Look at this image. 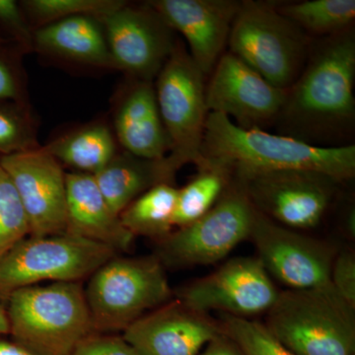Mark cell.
<instances>
[{"mask_svg":"<svg viewBox=\"0 0 355 355\" xmlns=\"http://www.w3.org/2000/svg\"><path fill=\"white\" fill-rule=\"evenodd\" d=\"M279 4L242 1L229 34L230 53L268 83L286 91L304 67L309 41Z\"/></svg>","mask_w":355,"mask_h":355,"instance_id":"8992f818","label":"cell"},{"mask_svg":"<svg viewBox=\"0 0 355 355\" xmlns=\"http://www.w3.org/2000/svg\"><path fill=\"white\" fill-rule=\"evenodd\" d=\"M219 324L222 333L235 343L243 355H296L279 342L263 324L225 314Z\"/></svg>","mask_w":355,"mask_h":355,"instance_id":"83f0119b","label":"cell"},{"mask_svg":"<svg viewBox=\"0 0 355 355\" xmlns=\"http://www.w3.org/2000/svg\"><path fill=\"white\" fill-rule=\"evenodd\" d=\"M200 355H243V354L235 343L222 333L207 345V349Z\"/></svg>","mask_w":355,"mask_h":355,"instance_id":"836d02e7","label":"cell"},{"mask_svg":"<svg viewBox=\"0 0 355 355\" xmlns=\"http://www.w3.org/2000/svg\"><path fill=\"white\" fill-rule=\"evenodd\" d=\"M0 355H34L16 343L0 340Z\"/></svg>","mask_w":355,"mask_h":355,"instance_id":"e575fe53","label":"cell"},{"mask_svg":"<svg viewBox=\"0 0 355 355\" xmlns=\"http://www.w3.org/2000/svg\"><path fill=\"white\" fill-rule=\"evenodd\" d=\"M116 254L112 248L67 232L28 236L0 259V301L40 282H81Z\"/></svg>","mask_w":355,"mask_h":355,"instance_id":"ba28073f","label":"cell"},{"mask_svg":"<svg viewBox=\"0 0 355 355\" xmlns=\"http://www.w3.org/2000/svg\"><path fill=\"white\" fill-rule=\"evenodd\" d=\"M30 236L29 222L12 180L0 166V259Z\"/></svg>","mask_w":355,"mask_h":355,"instance_id":"f1b7e54d","label":"cell"},{"mask_svg":"<svg viewBox=\"0 0 355 355\" xmlns=\"http://www.w3.org/2000/svg\"><path fill=\"white\" fill-rule=\"evenodd\" d=\"M256 210L293 230L316 227L338 182L320 173L282 170L234 177Z\"/></svg>","mask_w":355,"mask_h":355,"instance_id":"30bf717a","label":"cell"},{"mask_svg":"<svg viewBox=\"0 0 355 355\" xmlns=\"http://www.w3.org/2000/svg\"><path fill=\"white\" fill-rule=\"evenodd\" d=\"M279 291L258 258L238 257L177 291L178 300L198 312L220 311L247 318L268 312Z\"/></svg>","mask_w":355,"mask_h":355,"instance_id":"4fadbf2b","label":"cell"},{"mask_svg":"<svg viewBox=\"0 0 355 355\" xmlns=\"http://www.w3.org/2000/svg\"><path fill=\"white\" fill-rule=\"evenodd\" d=\"M33 50L70 64L114 69L104 27L92 16H73L37 28Z\"/></svg>","mask_w":355,"mask_h":355,"instance_id":"ffe728a7","label":"cell"},{"mask_svg":"<svg viewBox=\"0 0 355 355\" xmlns=\"http://www.w3.org/2000/svg\"><path fill=\"white\" fill-rule=\"evenodd\" d=\"M221 334L220 324L209 314L176 298L139 318L123 338L141 355H198Z\"/></svg>","mask_w":355,"mask_h":355,"instance_id":"2e32d148","label":"cell"},{"mask_svg":"<svg viewBox=\"0 0 355 355\" xmlns=\"http://www.w3.org/2000/svg\"><path fill=\"white\" fill-rule=\"evenodd\" d=\"M44 147L62 166L90 175L99 172L119 151L113 130L102 121L64 133Z\"/></svg>","mask_w":355,"mask_h":355,"instance_id":"7402d4cb","label":"cell"},{"mask_svg":"<svg viewBox=\"0 0 355 355\" xmlns=\"http://www.w3.org/2000/svg\"><path fill=\"white\" fill-rule=\"evenodd\" d=\"M250 240L268 275L293 291H335L331 270L336 254L330 247L280 225L256 210Z\"/></svg>","mask_w":355,"mask_h":355,"instance_id":"8fae6325","label":"cell"},{"mask_svg":"<svg viewBox=\"0 0 355 355\" xmlns=\"http://www.w3.org/2000/svg\"><path fill=\"white\" fill-rule=\"evenodd\" d=\"M39 146L36 123L29 105L0 100V156Z\"/></svg>","mask_w":355,"mask_h":355,"instance_id":"4316f807","label":"cell"},{"mask_svg":"<svg viewBox=\"0 0 355 355\" xmlns=\"http://www.w3.org/2000/svg\"><path fill=\"white\" fill-rule=\"evenodd\" d=\"M99 243L116 253L128 252L135 236L121 223L104 198L93 175L67 173V230Z\"/></svg>","mask_w":355,"mask_h":355,"instance_id":"d6986e66","label":"cell"},{"mask_svg":"<svg viewBox=\"0 0 355 355\" xmlns=\"http://www.w3.org/2000/svg\"><path fill=\"white\" fill-rule=\"evenodd\" d=\"M331 284L338 296L355 309V258L352 252L342 251L335 257Z\"/></svg>","mask_w":355,"mask_h":355,"instance_id":"d6a6232c","label":"cell"},{"mask_svg":"<svg viewBox=\"0 0 355 355\" xmlns=\"http://www.w3.org/2000/svg\"><path fill=\"white\" fill-rule=\"evenodd\" d=\"M178 189L173 184H156L121 212V223L133 236L161 242L173 232Z\"/></svg>","mask_w":355,"mask_h":355,"instance_id":"cb8c5ba5","label":"cell"},{"mask_svg":"<svg viewBox=\"0 0 355 355\" xmlns=\"http://www.w3.org/2000/svg\"><path fill=\"white\" fill-rule=\"evenodd\" d=\"M6 302L9 335L34 355H67L94 334L80 282L24 287Z\"/></svg>","mask_w":355,"mask_h":355,"instance_id":"3957f363","label":"cell"},{"mask_svg":"<svg viewBox=\"0 0 355 355\" xmlns=\"http://www.w3.org/2000/svg\"><path fill=\"white\" fill-rule=\"evenodd\" d=\"M15 46V44L11 43V42L7 41L6 39L2 38V37L0 36V46Z\"/></svg>","mask_w":355,"mask_h":355,"instance_id":"74e56055","label":"cell"},{"mask_svg":"<svg viewBox=\"0 0 355 355\" xmlns=\"http://www.w3.org/2000/svg\"><path fill=\"white\" fill-rule=\"evenodd\" d=\"M207 86L209 113L224 114L238 127L263 128L279 120L286 91L275 87L236 55L224 53Z\"/></svg>","mask_w":355,"mask_h":355,"instance_id":"5bb4252c","label":"cell"},{"mask_svg":"<svg viewBox=\"0 0 355 355\" xmlns=\"http://www.w3.org/2000/svg\"><path fill=\"white\" fill-rule=\"evenodd\" d=\"M203 157L217 159L232 169L233 177L259 173L305 170L336 182L355 175V146H320L286 135L238 127L224 114L209 113L202 147Z\"/></svg>","mask_w":355,"mask_h":355,"instance_id":"7a4b0ae2","label":"cell"},{"mask_svg":"<svg viewBox=\"0 0 355 355\" xmlns=\"http://www.w3.org/2000/svg\"><path fill=\"white\" fill-rule=\"evenodd\" d=\"M100 191L116 214L156 184H174L162 160H147L128 151H118L99 172L93 175Z\"/></svg>","mask_w":355,"mask_h":355,"instance_id":"44dd1931","label":"cell"},{"mask_svg":"<svg viewBox=\"0 0 355 355\" xmlns=\"http://www.w3.org/2000/svg\"><path fill=\"white\" fill-rule=\"evenodd\" d=\"M23 53L16 46H0V100L28 104Z\"/></svg>","mask_w":355,"mask_h":355,"instance_id":"f546056e","label":"cell"},{"mask_svg":"<svg viewBox=\"0 0 355 355\" xmlns=\"http://www.w3.org/2000/svg\"><path fill=\"white\" fill-rule=\"evenodd\" d=\"M1 36L15 44L23 53L33 50L34 30L26 17L20 2L0 0Z\"/></svg>","mask_w":355,"mask_h":355,"instance_id":"4dcf8cb0","label":"cell"},{"mask_svg":"<svg viewBox=\"0 0 355 355\" xmlns=\"http://www.w3.org/2000/svg\"><path fill=\"white\" fill-rule=\"evenodd\" d=\"M198 173L188 184L178 189L174 227H184L209 211L234 181L232 169L214 158H203Z\"/></svg>","mask_w":355,"mask_h":355,"instance_id":"603a6c76","label":"cell"},{"mask_svg":"<svg viewBox=\"0 0 355 355\" xmlns=\"http://www.w3.org/2000/svg\"><path fill=\"white\" fill-rule=\"evenodd\" d=\"M154 10L173 31L186 39L189 53L209 76L228 44L240 1L235 0H153Z\"/></svg>","mask_w":355,"mask_h":355,"instance_id":"e0dca14e","label":"cell"},{"mask_svg":"<svg viewBox=\"0 0 355 355\" xmlns=\"http://www.w3.org/2000/svg\"><path fill=\"white\" fill-rule=\"evenodd\" d=\"M205 77L177 40L154 83L159 113L169 140V153L163 162L173 178L183 166H198L205 158L202 147L209 114Z\"/></svg>","mask_w":355,"mask_h":355,"instance_id":"52a82bcc","label":"cell"},{"mask_svg":"<svg viewBox=\"0 0 355 355\" xmlns=\"http://www.w3.org/2000/svg\"><path fill=\"white\" fill-rule=\"evenodd\" d=\"M93 331H125L147 313L173 300L164 266L156 256L116 254L100 266L84 288Z\"/></svg>","mask_w":355,"mask_h":355,"instance_id":"277c9868","label":"cell"},{"mask_svg":"<svg viewBox=\"0 0 355 355\" xmlns=\"http://www.w3.org/2000/svg\"><path fill=\"white\" fill-rule=\"evenodd\" d=\"M265 326L296 355H354V309L336 291L279 292Z\"/></svg>","mask_w":355,"mask_h":355,"instance_id":"5b68a950","label":"cell"},{"mask_svg":"<svg viewBox=\"0 0 355 355\" xmlns=\"http://www.w3.org/2000/svg\"><path fill=\"white\" fill-rule=\"evenodd\" d=\"M347 227H349V230L350 233L354 234V211L349 212V216H347Z\"/></svg>","mask_w":355,"mask_h":355,"instance_id":"8d00e7d4","label":"cell"},{"mask_svg":"<svg viewBox=\"0 0 355 355\" xmlns=\"http://www.w3.org/2000/svg\"><path fill=\"white\" fill-rule=\"evenodd\" d=\"M0 166L12 180L29 222L30 236L67 230V172L44 146L0 156Z\"/></svg>","mask_w":355,"mask_h":355,"instance_id":"9a60e30c","label":"cell"},{"mask_svg":"<svg viewBox=\"0 0 355 355\" xmlns=\"http://www.w3.org/2000/svg\"><path fill=\"white\" fill-rule=\"evenodd\" d=\"M0 335H9L8 319H7L6 309L0 304Z\"/></svg>","mask_w":355,"mask_h":355,"instance_id":"d590c367","label":"cell"},{"mask_svg":"<svg viewBox=\"0 0 355 355\" xmlns=\"http://www.w3.org/2000/svg\"><path fill=\"white\" fill-rule=\"evenodd\" d=\"M254 214L256 209L234 180L207 214L159 242L155 256L171 268L216 263L250 239Z\"/></svg>","mask_w":355,"mask_h":355,"instance_id":"9c48e42d","label":"cell"},{"mask_svg":"<svg viewBox=\"0 0 355 355\" xmlns=\"http://www.w3.org/2000/svg\"><path fill=\"white\" fill-rule=\"evenodd\" d=\"M100 21L114 69L135 80L154 83L176 46L171 28L147 2L127 1Z\"/></svg>","mask_w":355,"mask_h":355,"instance_id":"7c38bea8","label":"cell"},{"mask_svg":"<svg viewBox=\"0 0 355 355\" xmlns=\"http://www.w3.org/2000/svg\"><path fill=\"white\" fill-rule=\"evenodd\" d=\"M113 125L116 141L137 157L162 160L169 153L154 83L132 79L114 105Z\"/></svg>","mask_w":355,"mask_h":355,"instance_id":"ac0fdd59","label":"cell"},{"mask_svg":"<svg viewBox=\"0 0 355 355\" xmlns=\"http://www.w3.org/2000/svg\"><path fill=\"white\" fill-rule=\"evenodd\" d=\"M67 355H141L120 336L91 334Z\"/></svg>","mask_w":355,"mask_h":355,"instance_id":"1f68e13d","label":"cell"},{"mask_svg":"<svg viewBox=\"0 0 355 355\" xmlns=\"http://www.w3.org/2000/svg\"><path fill=\"white\" fill-rule=\"evenodd\" d=\"M277 9L303 32L319 36L347 31L355 19L354 0H308L279 4Z\"/></svg>","mask_w":355,"mask_h":355,"instance_id":"d4e9b609","label":"cell"},{"mask_svg":"<svg viewBox=\"0 0 355 355\" xmlns=\"http://www.w3.org/2000/svg\"><path fill=\"white\" fill-rule=\"evenodd\" d=\"M307 60L286 90L277 121L288 130L286 135L310 144L342 135L354 123V32L328 37Z\"/></svg>","mask_w":355,"mask_h":355,"instance_id":"6da1fadb","label":"cell"},{"mask_svg":"<svg viewBox=\"0 0 355 355\" xmlns=\"http://www.w3.org/2000/svg\"><path fill=\"white\" fill-rule=\"evenodd\" d=\"M127 1L123 0H26L20 6L33 30L73 16L101 20Z\"/></svg>","mask_w":355,"mask_h":355,"instance_id":"484cf974","label":"cell"}]
</instances>
